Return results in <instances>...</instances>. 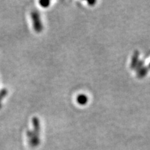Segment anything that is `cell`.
Masks as SVG:
<instances>
[{"instance_id":"1","label":"cell","mask_w":150,"mask_h":150,"mask_svg":"<svg viewBox=\"0 0 150 150\" xmlns=\"http://www.w3.org/2000/svg\"><path fill=\"white\" fill-rule=\"evenodd\" d=\"M35 131L31 132L29 131L28 133V140H29L30 144L32 147H36L40 144V138H39V132H40V126L38 124L35 125Z\"/></svg>"}]
</instances>
